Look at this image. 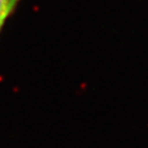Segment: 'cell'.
I'll list each match as a JSON object with an SVG mask.
<instances>
[{
  "label": "cell",
  "mask_w": 148,
  "mask_h": 148,
  "mask_svg": "<svg viewBox=\"0 0 148 148\" xmlns=\"http://www.w3.org/2000/svg\"><path fill=\"white\" fill-rule=\"evenodd\" d=\"M21 0H0V32Z\"/></svg>",
  "instance_id": "obj_1"
}]
</instances>
